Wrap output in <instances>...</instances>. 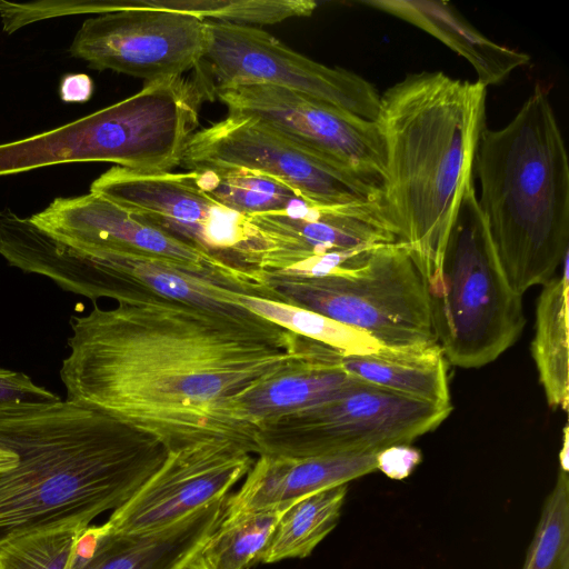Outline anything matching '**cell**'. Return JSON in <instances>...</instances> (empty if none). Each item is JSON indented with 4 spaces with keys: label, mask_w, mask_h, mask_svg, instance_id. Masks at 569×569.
Wrapping results in <instances>:
<instances>
[{
    "label": "cell",
    "mask_w": 569,
    "mask_h": 569,
    "mask_svg": "<svg viewBox=\"0 0 569 569\" xmlns=\"http://www.w3.org/2000/svg\"><path fill=\"white\" fill-rule=\"evenodd\" d=\"M67 400L103 411L169 450L223 438L248 445L231 401L307 358L315 342L244 308L164 298L120 302L70 321Z\"/></svg>",
    "instance_id": "6da1fadb"
},
{
    "label": "cell",
    "mask_w": 569,
    "mask_h": 569,
    "mask_svg": "<svg viewBox=\"0 0 569 569\" xmlns=\"http://www.w3.org/2000/svg\"><path fill=\"white\" fill-rule=\"evenodd\" d=\"M0 545L67 525L89 526L124 505L169 449L156 437L70 400L0 405Z\"/></svg>",
    "instance_id": "7a4b0ae2"
},
{
    "label": "cell",
    "mask_w": 569,
    "mask_h": 569,
    "mask_svg": "<svg viewBox=\"0 0 569 569\" xmlns=\"http://www.w3.org/2000/svg\"><path fill=\"white\" fill-rule=\"evenodd\" d=\"M487 88L441 71L407 74L380 96L382 199L423 281L439 269L486 127Z\"/></svg>",
    "instance_id": "3957f363"
},
{
    "label": "cell",
    "mask_w": 569,
    "mask_h": 569,
    "mask_svg": "<svg viewBox=\"0 0 569 569\" xmlns=\"http://www.w3.org/2000/svg\"><path fill=\"white\" fill-rule=\"evenodd\" d=\"M473 171L495 251L522 296L552 278L569 253L568 154L540 84L505 127L481 130Z\"/></svg>",
    "instance_id": "277c9868"
},
{
    "label": "cell",
    "mask_w": 569,
    "mask_h": 569,
    "mask_svg": "<svg viewBox=\"0 0 569 569\" xmlns=\"http://www.w3.org/2000/svg\"><path fill=\"white\" fill-rule=\"evenodd\" d=\"M210 94L201 78L177 76L83 118L0 144V177L69 162H113L140 172L181 164Z\"/></svg>",
    "instance_id": "5b68a950"
},
{
    "label": "cell",
    "mask_w": 569,
    "mask_h": 569,
    "mask_svg": "<svg viewBox=\"0 0 569 569\" xmlns=\"http://www.w3.org/2000/svg\"><path fill=\"white\" fill-rule=\"evenodd\" d=\"M432 329L447 361L475 369L508 350L526 319L480 211L473 178L461 196L437 272L425 281Z\"/></svg>",
    "instance_id": "8992f818"
},
{
    "label": "cell",
    "mask_w": 569,
    "mask_h": 569,
    "mask_svg": "<svg viewBox=\"0 0 569 569\" xmlns=\"http://www.w3.org/2000/svg\"><path fill=\"white\" fill-rule=\"evenodd\" d=\"M271 300L358 329L387 348L437 343L425 281L399 241L377 246L355 269L322 277L260 271Z\"/></svg>",
    "instance_id": "52a82bcc"
},
{
    "label": "cell",
    "mask_w": 569,
    "mask_h": 569,
    "mask_svg": "<svg viewBox=\"0 0 569 569\" xmlns=\"http://www.w3.org/2000/svg\"><path fill=\"white\" fill-rule=\"evenodd\" d=\"M9 266L43 276L66 291L96 303L164 298L213 309H229L232 288L154 256L129 251H81L51 237L30 219L11 230L3 249Z\"/></svg>",
    "instance_id": "ba28073f"
},
{
    "label": "cell",
    "mask_w": 569,
    "mask_h": 569,
    "mask_svg": "<svg viewBox=\"0 0 569 569\" xmlns=\"http://www.w3.org/2000/svg\"><path fill=\"white\" fill-rule=\"evenodd\" d=\"M452 406L439 407L358 381L339 396L254 428V453L281 457L376 453L410 445L437 429Z\"/></svg>",
    "instance_id": "9c48e42d"
},
{
    "label": "cell",
    "mask_w": 569,
    "mask_h": 569,
    "mask_svg": "<svg viewBox=\"0 0 569 569\" xmlns=\"http://www.w3.org/2000/svg\"><path fill=\"white\" fill-rule=\"evenodd\" d=\"M66 12L97 14L83 21L69 49L91 69L151 82L194 70L208 48L207 21L194 16L126 0H71Z\"/></svg>",
    "instance_id": "30bf717a"
},
{
    "label": "cell",
    "mask_w": 569,
    "mask_h": 569,
    "mask_svg": "<svg viewBox=\"0 0 569 569\" xmlns=\"http://www.w3.org/2000/svg\"><path fill=\"white\" fill-rule=\"evenodd\" d=\"M207 21L209 42L194 71L211 98L236 84H273L376 121L380 94L359 74L298 53L259 27Z\"/></svg>",
    "instance_id": "8fae6325"
},
{
    "label": "cell",
    "mask_w": 569,
    "mask_h": 569,
    "mask_svg": "<svg viewBox=\"0 0 569 569\" xmlns=\"http://www.w3.org/2000/svg\"><path fill=\"white\" fill-rule=\"evenodd\" d=\"M90 192L170 237L240 268L248 269L261 242L250 217L204 192L190 171L140 172L114 166L91 183Z\"/></svg>",
    "instance_id": "7c38bea8"
},
{
    "label": "cell",
    "mask_w": 569,
    "mask_h": 569,
    "mask_svg": "<svg viewBox=\"0 0 569 569\" xmlns=\"http://www.w3.org/2000/svg\"><path fill=\"white\" fill-rule=\"evenodd\" d=\"M200 163L263 172L313 203L383 202L380 187L297 146L252 117L228 113L197 130L188 141L181 164L188 169Z\"/></svg>",
    "instance_id": "4fadbf2b"
},
{
    "label": "cell",
    "mask_w": 569,
    "mask_h": 569,
    "mask_svg": "<svg viewBox=\"0 0 569 569\" xmlns=\"http://www.w3.org/2000/svg\"><path fill=\"white\" fill-rule=\"evenodd\" d=\"M228 113L252 117L297 146L382 190L386 157L370 121L303 93L273 84H236L214 91Z\"/></svg>",
    "instance_id": "5bb4252c"
},
{
    "label": "cell",
    "mask_w": 569,
    "mask_h": 569,
    "mask_svg": "<svg viewBox=\"0 0 569 569\" xmlns=\"http://www.w3.org/2000/svg\"><path fill=\"white\" fill-rule=\"evenodd\" d=\"M30 219L54 239L81 251L113 250L154 256L238 292L257 297L262 293L254 270L233 266L181 242L93 192L56 198Z\"/></svg>",
    "instance_id": "9a60e30c"
},
{
    "label": "cell",
    "mask_w": 569,
    "mask_h": 569,
    "mask_svg": "<svg viewBox=\"0 0 569 569\" xmlns=\"http://www.w3.org/2000/svg\"><path fill=\"white\" fill-rule=\"evenodd\" d=\"M250 219L261 236L251 269L263 272L307 277L331 254L398 241L382 201L319 204L301 200Z\"/></svg>",
    "instance_id": "2e32d148"
},
{
    "label": "cell",
    "mask_w": 569,
    "mask_h": 569,
    "mask_svg": "<svg viewBox=\"0 0 569 569\" xmlns=\"http://www.w3.org/2000/svg\"><path fill=\"white\" fill-rule=\"evenodd\" d=\"M251 453L248 445L223 438L170 449L158 470L106 523L121 533L171 526L228 496L252 467Z\"/></svg>",
    "instance_id": "e0dca14e"
},
{
    "label": "cell",
    "mask_w": 569,
    "mask_h": 569,
    "mask_svg": "<svg viewBox=\"0 0 569 569\" xmlns=\"http://www.w3.org/2000/svg\"><path fill=\"white\" fill-rule=\"evenodd\" d=\"M377 471L376 453L281 457L258 455L226 513L289 507L309 495Z\"/></svg>",
    "instance_id": "ac0fdd59"
},
{
    "label": "cell",
    "mask_w": 569,
    "mask_h": 569,
    "mask_svg": "<svg viewBox=\"0 0 569 569\" xmlns=\"http://www.w3.org/2000/svg\"><path fill=\"white\" fill-rule=\"evenodd\" d=\"M339 353L316 341L307 358L238 395L229 407L231 420L252 438L263 422L339 396L360 381L339 367Z\"/></svg>",
    "instance_id": "d6986e66"
},
{
    "label": "cell",
    "mask_w": 569,
    "mask_h": 569,
    "mask_svg": "<svg viewBox=\"0 0 569 569\" xmlns=\"http://www.w3.org/2000/svg\"><path fill=\"white\" fill-rule=\"evenodd\" d=\"M228 496L154 531L114 532L104 522L93 555L77 569H180L221 521Z\"/></svg>",
    "instance_id": "ffe728a7"
},
{
    "label": "cell",
    "mask_w": 569,
    "mask_h": 569,
    "mask_svg": "<svg viewBox=\"0 0 569 569\" xmlns=\"http://www.w3.org/2000/svg\"><path fill=\"white\" fill-rule=\"evenodd\" d=\"M360 3L392 14L439 39L473 67L477 82L485 88L500 83L530 60L527 53L483 36L447 1L370 0Z\"/></svg>",
    "instance_id": "44dd1931"
},
{
    "label": "cell",
    "mask_w": 569,
    "mask_h": 569,
    "mask_svg": "<svg viewBox=\"0 0 569 569\" xmlns=\"http://www.w3.org/2000/svg\"><path fill=\"white\" fill-rule=\"evenodd\" d=\"M339 367L352 377L409 398L450 407L448 361L438 343L339 353Z\"/></svg>",
    "instance_id": "7402d4cb"
},
{
    "label": "cell",
    "mask_w": 569,
    "mask_h": 569,
    "mask_svg": "<svg viewBox=\"0 0 569 569\" xmlns=\"http://www.w3.org/2000/svg\"><path fill=\"white\" fill-rule=\"evenodd\" d=\"M568 256L561 263V273L553 276L541 290L536 308L535 337L531 353L552 409H568Z\"/></svg>",
    "instance_id": "603a6c76"
},
{
    "label": "cell",
    "mask_w": 569,
    "mask_h": 569,
    "mask_svg": "<svg viewBox=\"0 0 569 569\" xmlns=\"http://www.w3.org/2000/svg\"><path fill=\"white\" fill-rule=\"evenodd\" d=\"M348 493L341 485L303 497L280 515L260 562L306 558L336 528Z\"/></svg>",
    "instance_id": "cb8c5ba5"
},
{
    "label": "cell",
    "mask_w": 569,
    "mask_h": 569,
    "mask_svg": "<svg viewBox=\"0 0 569 569\" xmlns=\"http://www.w3.org/2000/svg\"><path fill=\"white\" fill-rule=\"evenodd\" d=\"M188 171L204 192L247 217L281 211L307 200L283 181L242 167L200 163Z\"/></svg>",
    "instance_id": "d4e9b609"
},
{
    "label": "cell",
    "mask_w": 569,
    "mask_h": 569,
    "mask_svg": "<svg viewBox=\"0 0 569 569\" xmlns=\"http://www.w3.org/2000/svg\"><path fill=\"white\" fill-rule=\"evenodd\" d=\"M273 507L223 513L197 557L206 569H249L260 562L281 512Z\"/></svg>",
    "instance_id": "484cf974"
},
{
    "label": "cell",
    "mask_w": 569,
    "mask_h": 569,
    "mask_svg": "<svg viewBox=\"0 0 569 569\" xmlns=\"http://www.w3.org/2000/svg\"><path fill=\"white\" fill-rule=\"evenodd\" d=\"M231 301L296 335L342 353H367L382 347L367 333L305 308L238 291L231 292Z\"/></svg>",
    "instance_id": "4316f807"
},
{
    "label": "cell",
    "mask_w": 569,
    "mask_h": 569,
    "mask_svg": "<svg viewBox=\"0 0 569 569\" xmlns=\"http://www.w3.org/2000/svg\"><path fill=\"white\" fill-rule=\"evenodd\" d=\"M144 7L186 13L203 20L240 26L273 24L295 17H308L317 8L311 0H127Z\"/></svg>",
    "instance_id": "83f0119b"
},
{
    "label": "cell",
    "mask_w": 569,
    "mask_h": 569,
    "mask_svg": "<svg viewBox=\"0 0 569 569\" xmlns=\"http://www.w3.org/2000/svg\"><path fill=\"white\" fill-rule=\"evenodd\" d=\"M521 569H569V476L558 470Z\"/></svg>",
    "instance_id": "f1b7e54d"
},
{
    "label": "cell",
    "mask_w": 569,
    "mask_h": 569,
    "mask_svg": "<svg viewBox=\"0 0 569 569\" xmlns=\"http://www.w3.org/2000/svg\"><path fill=\"white\" fill-rule=\"evenodd\" d=\"M87 526L67 525L0 545V569H70L76 541Z\"/></svg>",
    "instance_id": "f546056e"
},
{
    "label": "cell",
    "mask_w": 569,
    "mask_h": 569,
    "mask_svg": "<svg viewBox=\"0 0 569 569\" xmlns=\"http://www.w3.org/2000/svg\"><path fill=\"white\" fill-rule=\"evenodd\" d=\"M60 398L37 386L29 376L0 368V405L12 402H46Z\"/></svg>",
    "instance_id": "4dcf8cb0"
},
{
    "label": "cell",
    "mask_w": 569,
    "mask_h": 569,
    "mask_svg": "<svg viewBox=\"0 0 569 569\" xmlns=\"http://www.w3.org/2000/svg\"><path fill=\"white\" fill-rule=\"evenodd\" d=\"M421 459L419 449L409 445H395L377 452V470L392 480H405Z\"/></svg>",
    "instance_id": "1f68e13d"
},
{
    "label": "cell",
    "mask_w": 569,
    "mask_h": 569,
    "mask_svg": "<svg viewBox=\"0 0 569 569\" xmlns=\"http://www.w3.org/2000/svg\"><path fill=\"white\" fill-rule=\"evenodd\" d=\"M92 92V80L84 73L67 74L60 82L59 94L64 102H86Z\"/></svg>",
    "instance_id": "d6a6232c"
},
{
    "label": "cell",
    "mask_w": 569,
    "mask_h": 569,
    "mask_svg": "<svg viewBox=\"0 0 569 569\" xmlns=\"http://www.w3.org/2000/svg\"><path fill=\"white\" fill-rule=\"evenodd\" d=\"M16 453L0 447V472L7 471L17 465Z\"/></svg>",
    "instance_id": "836d02e7"
},
{
    "label": "cell",
    "mask_w": 569,
    "mask_h": 569,
    "mask_svg": "<svg viewBox=\"0 0 569 569\" xmlns=\"http://www.w3.org/2000/svg\"><path fill=\"white\" fill-rule=\"evenodd\" d=\"M568 459V426L566 425L563 428L562 446L559 452V469L569 471Z\"/></svg>",
    "instance_id": "e575fe53"
},
{
    "label": "cell",
    "mask_w": 569,
    "mask_h": 569,
    "mask_svg": "<svg viewBox=\"0 0 569 569\" xmlns=\"http://www.w3.org/2000/svg\"><path fill=\"white\" fill-rule=\"evenodd\" d=\"M197 553L190 560H188L180 569H206L199 561Z\"/></svg>",
    "instance_id": "d590c367"
}]
</instances>
